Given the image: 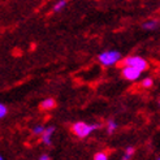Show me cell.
I'll return each instance as SVG.
<instances>
[{
	"label": "cell",
	"mask_w": 160,
	"mask_h": 160,
	"mask_svg": "<svg viewBox=\"0 0 160 160\" xmlns=\"http://www.w3.org/2000/svg\"><path fill=\"white\" fill-rule=\"evenodd\" d=\"M99 128H100L99 124H87V122L78 121V122L73 124L72 132H73V134L77 135L78 138H86V137H89L92 132L99 129Z\"/></svg>",
	"instance_id": "cell-1"
},
{
	"label": "cell",
	"mask_w": 160,
	"mask_h": 160,
	"mask_svg": "<svg viewBox=\"0 0 160 160\" xmlns=\"http://www.w3.org/2000/svg\"><path fill=\"white\" fill-rule=\"evenodd\" d=\"M98 60L104 67H111V65H115V64H117L120 60H121V55H120L118 51H115V50L104 51L98 56Z\"/></svg>",
	"instance_id": "cell-2"
},
{
	"label": "cell",
	"mask_w": 160,
	"mask_h": 160,
	"mask_svg": "<svg viewBox=\"0 0 160 160\" xmlns=\"http://www.w3.org/2000/svg\"><path fill=\"white\" fill-rule=\"evenodd\" d=\"M122 65H130V67H135L141 69L142 72H145L148 68V62L141 58V56H128L122 60Z\"/></svg>",
	"instance_id": "cell-3"
},
{
	"label": "cell",
	"mask_w": 160,
	"mask_h": 160,
	"mask_svg": "<svg viewBox=\"0 0 160 160\" xmlns=\"http://www.w3.org/2000/svg\"><path fill=\"white\" fill-rule=\"evenodd\" d=\"M121 73H122V77L125 79H128V81H135V79H138L141 73H142V70L138 69V68H135V67H130V65H124L122 67V70H121Z\"/></svg>",
	"instance_id": "cell-4"
},
{
	"label": "cell",
	"mask_w": 160,
	"mask_h": 160,
	"mask_svg": "<svg viewBox=\"0 0 160 160\" xmlns=\"http://www.w3.org/2000/svg\"><path fill=\"white\" fill-rule=\"evenodd\" d=\"M55 133V128L53 126H50V128H46L44 133L42 134V142L44 143V145L50 146L52 143V135Z\"/></svg>",
	"instance_id": "cell-5"
},
{
	"label": "cell",
	"mask_w": 160,
	"mask_h": 160,
	"mask_svg": "<svg viewBox=\"0 0 160 160\" xmlns=\"http://www.w3.org/2000/svg\"><path fill=\"white\" fill-rule=\"evenodd\" d=\"M159 26H160V21H159V20H155V18L147 20L146 22L142 23V28L145 29V30H155V29H158Z\"/></svg>",
	"instance_id": "cell-6"
},
{
	"label": "cell",
	"mask_w": 160,
	"mask_h": 160,
	"mask_svg": "<svg viewBox=\"0 0 160 160\" xmlns=\"http://www.w3.org/2000/svg\"><path fill=\"white\" fill-rule=\"evenodd\" d=\"M56 107V100L53 99V98H47V99H44L42 103H41V108L42 109H52V108H55Z\"/></svg>",
	"instance_id": "cell-7"
},
{
	"label": "cell",
	"mask_w": 160,
	"mask_h": 160,
	"mask_svg": "<svg viewBox=\"0 0 160 160\" xmlns=\"http://www.w3.org/2000/svg\"><path fill=\"white\" fill-rule=\"evenodd\" d=\"M117 124H116V121L115 120H109L108 121V125H107V132H108V134H113L115 132H116V129H117Z\"/></svg>",
	"instance_id": "cell-8"
},
{
	"label": "cell",
	"mask_w": 160,
	"mask_h": 160,
	"mask_svg": "<svg viewBox=\"0 0 160 160\" xmlns=\"http://www.w3.org/2000/svg\"><path fill=\"white\" fill-rule=\"evenodd\" d=\"M67 3H68V0H60V2H58V3L53 5V11L55 12H60L62 8L67 5Z\"/></svg>",
	"instance_id": "cell-9"
},
{
	"label": "cell",
	"mask_w": 160,
	"mask_h": 160,
	"mask_svg": "<svg viewBox=\"0 0 160 160\" xmlns=\"http://www.w3.org/2000/svg\"><path fill=\"white\" fill-rule=\"evenodd\" d=\"M141 85H142V87H145V89H150L151 86L154 85V81H152V78H145L143 81L141 82Z\"/></svg>",
	"instance_id": "cell-10"
},
{
	"label": "cell",
	"mask_w": 160,
	"mask_h": 160,
	"mask_svg": "<svg viewBox=\"0 0 160 160\" xmlns=\"http://www.w3.org/2000/svg\"><path fill=\"white\" fill-rule=\"evenodd\" d=\"M134 152H135V148H134V147H132V146H130V147H128L122 159H125V160H126V159H130V158L134 155Z\"/></svg>",
	"instance_id": "cell-11"
},
{
	"label": "cell",
	"mask_w": 160,
	"mask_h": 160,
	"mask_svg": "<svg viewBox=\"0 0 160 160\" xmlns=\"http://www.w3.org/2000/svg\"><path fill=\"white\" fill-rule=\"evenodd\" d=\"M44 128L42 126V125H37L35 128H33V134L34 135H42L43 133H44Z\"/></svg>",
	"instance_id": "cell-12"
},
{
	"label": "cell",
	"mask_w": 160,
	"mask_h": 160,
	"mask_svg": "<svg viewBox=\"0 0 160 160\" xmlns=\"http://www.w3.org/2000/svg\"><path fill=\"white\" fill-rule=\"evenodd\" d=\"M94 159L95 160H107L108 159V154L107 152H103V151H102V152H97V154L94 155Z\"/></svg>",
	"instance_id": "cell-13"
},
{
	"label": "cell",
	"mask_w": 160,
	"mask_h": 160,
	"mask_svg": "<svg viewBox=\"0 0 160 160\" xmlns=\"http://www.w3.org/2000/svg\"><path fill=\"white\" fill-rule=\"evenodd\" d=\"M7 112H8V109H7V107H5V104H0V117H5L7 116Z\"/></svg>",
	"instance_id": "cell-14"
},
{
	"label": "cell",
	"mask_w": 160,
	"mask_h": 160,
	"mask_svg": "<svg viewBox=\"0 0 160 160\" xmlns=\"http://www.w3.org/2000/svg\"><path fill=\"white\" fill-rule=\"evenodd\" d=\"M39 159H41V160H50V156L48 155H42Z\"/></svg>",
	"instance_id": "cell-15"
},
{
	"label": "cell",
	"mask_w": 160,
	"mask_h": 160,
	"mask_svg": "<svg viewBox=\"0 0 160 160\" xmlns=\"http://www.w3.org/2000/svg\"><path fill=\"white\" fill-rule=\"evenodd\" d=\"M159 106H160V100H159Z\"/></svg>",
	"instance_id": "cell-16"
}]
</instances>
